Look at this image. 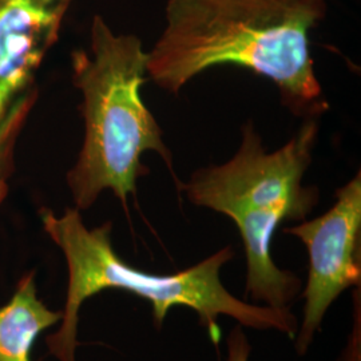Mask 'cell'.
<instances>
[{"label":"cell","instance_id":"obj_1","mask_svg":"<svg viewBox=\"0 0 361 361\" xmlns=\"http://www.w3.org/2000/svg\"><path fill=\"white\" fill-rule=\"evenodd\" d=\"M326 0H168L164 32L147 52V78L178 94L216 66H238L271 80L295 114L328 110L310 54V32Z\"/></svg>","mask_w":361,"mask_h":361},{"label":"cell","instance_id":"obj_2","mask_svg":"<svg viewBox=\"0 0 361 361\" xmlns=\"http://www.w3.org/2000/svg\"><path fill=\"white\" fill-rule=\"evenodd\" d=\"M39 217L44 232L62 250L68 271L61 328L46 338L50 353L59 361H75L80 307L106 289L125 290L149 301L157 329L162 328L171 308L194 310L216 345L221 340L219 316H229L241 326L256 331L296 336L298 320L289 308L250 304L224 286L221 269L234 257L232 246L219 249L188 269L154 274L134 268L116 253L110 221L90 229L75 207H67L61 216L42 207Z\"/></svg>","mask_w":361,"mask_h":361},{"label":"cell","instance_id":"obj_3","mask_svg":"<svg viewBox=\"0 0 361 361\" xmlns=\"http://www.w3.org/2000/svg\"><path fill=\"white\" fill-rule=\"evenodd\" d=\"M317 140V118H305L292 140L268 153L247 122L241 145L228 162L198 169L188 182H177L193 205L235 224L245 250V297L267 307L289 308L302 288L296 273L276 265L271 241L283 222L307 219L319 204V189L302 183Z\"/></svg>","mask_w":361,"mask_h":361},{"label":"cell","instance_id":"obj_4","mask_svg":"<svg viewBox=\"0 0 361 361\" xmlns=\"http://www.w3.org/2000/svg\"><path fill=\"white\" fill-rule=\"evenodd\" d=\"M73 83L82 92L85 137L77 162L66 182L75 209H90L104 190H111L128 209L137 180L149 173L142 164L154 152L173 168L164 131L142 99L147 52L142 40L116 34L101 15L92 18L90 52H71Z\"/></svg>","mask_w":361,"mask_h":361},{"label":"cell","instance_id":"obj_5","mask_svg":"<svg viewBox=\"0 0 361 361\" xmlns=\"http://www.w3.org/2000/svg\"><path fill=\"white\" fill-rule=\"evenodd\" d=\"M74 0H0V202L38 101V74Z\"/></svg>","mask_w":361,"mask_h":361},{"label":"cell","instance_id":"obj_6","mask_svg":"<svg viewBox=\"0 0 361 361\" xmlns=\"http://www.w3.org/2000/svg\"><path fill=\"white\" fill-rule=\"evenodd\" d=\"M284 232L307 246L310 256L302 322L296 334L297 353L302 356L331 305L350 286H361L360 171L336 190L335 204L328 212Z\"/></svg>","mask_w":361,"mask_h":361},{"label":"cell","instance_id":"obj_7","mask_svg":"<svg viewBox=\"0 0 361 361\" xmlns=\"http://www.w3.org/2000/svg\"><path fill=\"white\" fill-rule=\"evenodd\" d=\"M61 320L62 312L50 310L39 298L35 273L25 274L8 302L0 307V361H32L37 338Z\"/></svg>","mask_w":361,"mask_h":361},{"label":"cell","instance_id":"obj_8","mask_svg":"<svg viewBox=\"0 0 361 361\" xmlns=\"http://www.w3.org/2000/svg\"><path fill=\"white\" fill-rule=\"evenodd\" d=\"M252 347L241 325L234 326L228 337V359L226 361H249Z\"/></svg>","mask_w":361,"mask_h":361},{"label":"cell","instance_id":"obj_9","mask_svg":"<svg viewBox=\"0 0 361 361\" xmlns=\"http://www.w3.org/2000/svg\"><path fill=\"white\" fill-rule=\"evenodd\" d=\"M355 328L352 331V337L348 341V347L343 353V360L360 361V286L355 289Z\"/></svg>","mask_w":361,"mask_h":361}]
</instances>
